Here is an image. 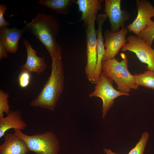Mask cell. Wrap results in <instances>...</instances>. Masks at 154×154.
I'll use <instances>...</instances> for the list:
<instances>
[{
  "mask_svg": "<svg viewBox=\"0 0 154 154\" xmlns=\"http://www.w3.org/2000/svg\"><path fill=\"white\" fill-rule=\"evenodd\" d=\"M51 72L40 92L31 103L33 107H40L53 111L63 91L64 74L60 45L51 58Z\"/></svg>",
  "mask_w": 154,
  "mask_h": 154,
  "instance_id": "obj_1",
  "label": "cell"
},
{
  "mask_svg": "<svg viewBox=\"0 0 154 154\" xmlns=\"http://www.w3.org/2000/svg\"><path fill=\"white\" fill-rule=\"evenodd\" d=\"M60 27L59 22L53 15L38 13L23 29L25 33L33 35L44 45L52 58L59 45L56 37Z\"/></svg>",
  "mask_w": 154,
  "mask_h": 154,
  "instance_id": "obj_2",
  "label": "cell"
},
{
  "mask_svg": "<svg viewBox=\"0 0 154 154\" xmlns=\"http://www.w3.org/2000/svg\"><path fill=\"white\" fill-rule=\"evenodd\" d=\"M120 55L122 58L120 61L115 58L102 61V72L115 82L117 90L129 93L131 90H137L139 87L136 84L134 75L129 71L127 55L124 53Z\"/></svg>",
  "mask_w": 154,
  "mask_h": 154,
  "instance_id": "obj_3",
  "label": "cell"
},
{
  "mask_svg": "<svg viewBox=\"0 0 154 154\" xmlns=\"http://www.w3.org/2000/svg\"><path fill=\"white\" fill-rule=\"evenodd\" d=\"M14 131L15 134L25 143L29 151L37 154H58L59 141L53 132L47 131L30 135L20 129Z\"/></svg>",
  "mask_w": 154,
  "mask_h": 154,
  "instance_id": "obj_4",
  "label": "cell"
},
{
  "mask_svg": "<svg viewBox=\"0 0 154 154\" xmlns=\"http://www.w3.org/2000/svg\"><path fill=\"white\" fill-rule=\"evenodd\" d=\"M113 80L102 72L94 90L89 94L90 97H98L102 100V117L104 118L108 111L112 107L114 100L121 96H128L129 93L122 92L113 87Z\"/></svg>",
  "mask_w": 154,
  "mask_h": 154,
  "instance_id": "obj_5",
  "label": "cell"
},
{
  "mask_svg": "<svg viewBox=\"0 0 154 154\" xmlns=\"http://www.w3.org/2000/svg\"><path fill=\"white\" fill-rule=\"evenodd\" d=\"M126 40L121 50L134 53L141 62L147 64V70L154 71V49L136 35L129 36Z\"/></svg>",
  "mask_w": 154,
  "mask_h": 154,
  "instance_id": "obj_6",
  "label": "cell"
},
{
  "mask_svg": "<svg viewBox=\"0 0 154 154\" xmlns=\"http://www.w3.org/2000/svg\"><path fill=\"white\" fill-rule=\"evenodd\" d=\"M96 20V19L85 30L87 56L85 74L88 80L93 84H95L94 73L98 58L96 31L95 24Z\"/></svg>",
  "mask_w": 154,
  "mask_h": 154,
  "instance_id": "obj_7",
  "label": "cell"
},
{
  "mask_svg": "<svg viewBox=\"0 0 154 154\" xmlns=\"http://www.w3.org/2000/svg\"><path fill=\"white\" fill-rule=\"evenodd\" d=\"M137 15L132 23L127 26L129 32L138 35L153 22L151 18L154 16V7L147 0L136 1Z\"/></svg>",
  "mask_w": 154,
  "mask_h": 154,
  "instance_id": "obj_8",
  "label": "cell"
},
{
  "mask_svg": "<svg viewBox=\"0 0 154 154\" xmlns=\"http://www.w3.org/2000/svg\"><path fill=\"white\" fill-rule=\"evenodd\" d=\"M121 0H105V14L109 19L112 32L115 33L125 28V22L131 17L125 10L121 9Z\"/></svg>",
  "mask_w": 154,
  "mask_h": 154,
  "instance_id": "obj_9",
  "label": "cell"
},
{
  "mask_svg": "<svg viewBox=\"0 0 154 154\" xmlns=\"http://www.w3.org/2000/svg\"><path fill=\"white\" fill-rule=\"evenodd\" d=\"M128 31L127 29L125 27L115 33L110 30H105L104 33L105 51L102 61L115 58L121 48L126 44L127 40L125 36Z\"/></svg>",
  "mask_w": 154,
  "mask_h": 154,
  "instance_id": "obj_10",
  "label": "cell"
},
{
  "mask_svg": "<svg viewBox=\"0 0 154 154\" xmlns=\"http://www.w3.org/2000/svg\"><path fill=\"white\" fill-rule=\"evenodd\" d=\"M23 43L26 49L27 59L25 64L20 67L21 71L35 72L38 74L44 72L47 67L44 58L37 55V51L32 48L27 39L23 38Z\"/></svg>",
  "mask_w": 154,
  "mask_h": 154,
  "instance_id": "obj_11",
  "label": "cell"
},
{
  "mask_svg": "<svg viewBox=\"0 0 154 154\" xmlns=\"http://www.w3.org/2000/svg\"><path fill=\"white\" fill-rule=\"evenodd\" d=\"M102 0H77L78 5L81 13V18L78 22L83 21V27L86 28L90 26L96 19L98 11L102 8Z\"/></svg>",
  "mask_w": 154,
  "mask_h": 154,
  "instance_id": "obj_12",
  "label": "cell"
},
{
  "mask_svg": "<svg viewBox=\"0 0 154 154\" xmlns=\"http://www.w3.org/2000/svg\"><path fill=\"white\" fill-rule=\"evenodd\" d=\"M0 145V154H27L29 150L25 143L14 133H7Z\"/></svg>",
  "mask_w": 154,
  "mask_h": 154,
  "instance_id": "obj_13",
  "label": "cell"
},
{
  "mask_svg": "<svg viewBox=\"0 0 154 154\" xmlns=\"http://www.w3.org/2000/svg\"><path fill=\"white\" fill-rule=\"evenodd\" d=\"M24 33L23 29L2 27L0 28V41L7 48L8 52L12 54L16 53L19 48V41Z\"/></svg>",
  "mask_w": 154,
  "mask_h": 154,
  "instance_id": "obj_14",
  "label": "cell"
},
{
  "mask_svg": "<svg viewBox=\"0 0 154 154\" xmlns=\"http://www.w3.org/2000/svg\"><path fill=\"white\" fill-rule=\"evenodd\" d=\"M107 18V17L105 13L98 14L96 18L98 29L96 31L97 62L94 73V79L95 84L98 81L102 72L101 64L105 53V48L102 36V27L104 23Z\"/></svg>",
  "mask_w": 154,
  "mask_h": 154,
  "instance_id": "obj_15",
  "label": "cell"
},
{
  "mask_svg": "<svg viewBox=\"0 0 154 154\" xmlns=\"http://www.w3.org/2000/svg\"><path fill=\"white\" fill-rule=\"evenodd\" d=\"M21 112L18 110H11L6 117L0 118V138L8 130L12 128L23 130L27 124L23 119Z\"/></svg>",
  "mask_w": 154,
  "mask_h": 154,
  "instance_id": "obj_16",
  "label": "cell"
},
{
  "mask_svg": "<svg viewBox=\"0 0 154 154\" xmlns=\"http://www.w3.org/2000/svg\"><path fill=\"white\" fill-rule=\"evenodd\" d=\"M75 0H40L38 3L50 8L58 13L67 15L70 7Z\"/></svg>",
  "mask_w": 154,
  "mask_h": 154,
  "instance_id": "obj_17",
  "label": "cell"
},
{
  "mask_svg": "<svg viewBox=\"0 0 154 154\" xmlns=\"http://www.w3.org/2000/svg\"><path fill=\"white\" fill-rule=\"evenodd\" d=\"M136 84L154 90V71L147 70L134 75Z\"/></svg>",
  "mask_w": 154,
  "mask_h": 154,
  "instance_id": "obj_18",
  "label": "cell"
},
{
  "mask_svg": "<svg viewBox=\"0 0 154 154\" xmlns=\"http://www.w3.org/2000/svg\"><path fill=\"white\" fill-rule=\"evenodd\" d=\"M137 36L151 47L154 39V21Z\"/></svg>",
  "mask_w": 154,
  "mask_h": 154,
  "instance_id": "obj_19",
  "label": "cell"
},
{
  "mask_svg": "<svg viewBox=\"0 0 154 154\" xmlns=\"http://www.w3.org/2000/svg\"><path fill=\"white\" fill-rule=\"evenodd\" d=\"M9 97L8 92H4L3 90H0V118L4 117V112L8 115L10 112V107L8 104Z\"/></svg>",
  "mask_w": 154,
  "mask_h": 154,
  "instance_id": "obj_20",
  "label": "cell"
},
{
  "mask_svg": "<svg viewBox=\"0 0 154 154\" xmlns=\"http://www.w3.org/2000/svg\"><path fill=\"white\" fill-rule=\"evenodd\" d=\"M149 137V135L148 132H143L139 141L128 154H143Z\"/></svg>",
  "mask_w": 154,
  "mask_h": 154,
  "instance_id": "obj_21",
  "label": "cell"
},
{
  "mask_svg": "<svg viewBox=\"0 0 154 154\" xmlns=\"http://www.w3.org/2000/svg\"><path fill=\"white\" fill-rule=\"evenodd\" d=\"M30 73L22 72L19 78V82L20 86L24 88L28 86L30 83Z\"/></svg>",
  "mask_w": 154,
  "mask_h": 154,
  "instance_id": "obj_22",
  "label": "cell"
},
{
  "mask_svg": "<svg viewBox=\"0 0 154 154\" xmlns=\"http://www.w3.org/2000/svg\"><path fill=\"white\" fill-rule=\"evenodd\" d=\"M7 10V7L3 3L0 4V28L10 26L9 22L6 21L4 17V15Z\"/></svg>",
  "mask_w": 154,
  "mask_h": 154,
  "instance_id": "obj_23",
  "label": "cell"
},
{
  "mask_svg": "<svg viewBox=\"0 0 154 154\" xmlns=\"http://www.w3.org/2000/svg\"><path fill=\"white\" fill-rule=\"evenodd\" d=\"M8 50L2 42L0 41V60L3 58H7Z\"/></svg>",
  "mask_w": 154,
  "mask_h": 154,
  "instance_id": "obj_24",
  "label": "cell"
},
{
  "mask_svg": "<svg viewBox=\"0 0 154 154\" xmlns=\"http://www.w3.org/2000/svg\"><path fill=\"white\" fill-rule=\"evenodd\" d=\"M103 151L104 153L106 154H118L113 152L111 150L107 148H104Z\"/></svg>",
  "mask_w": 154,
  "mask_h": 154,
  "instance_id": "obj_25",
  "label": "cell"
}]
</instances>
